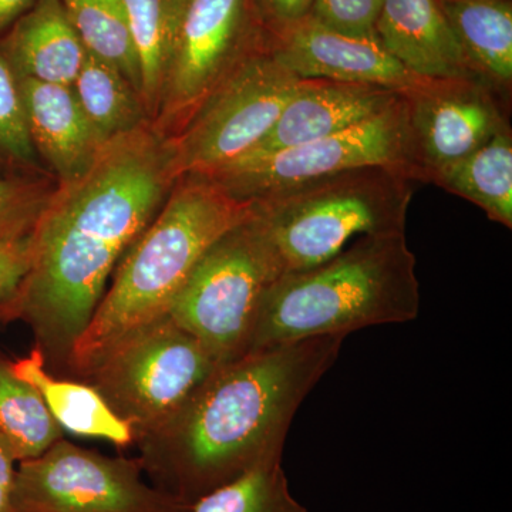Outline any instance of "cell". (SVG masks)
<instances>
[{
	"instance_id": "obj_1",
	"label": "cell",
	"mask_w": 512,
	"mask_h": 512,
	"mask_svg": "<svg viewBox=\"0 0 512 512\" xmlns=\"http://www.w3.org/2000/svg\"><path fill=\"white\" fill-rule=\"evenodd\" d=\"M177 180L170 137L150 123L106 144L79 180L56 185L9 316L32 329L46 363L67 366L114 269Z\"/></svg>"
},
{
	"instance_id": "obj_2",
	"label": "cell",
	"mask_w": 512,
	"mask_h": 512,
	"mask_svg": "<svg viewBox=\"0 0 512 512\" xmlns=\"http://www.w3.org/2000/svg\"><path fill=\"white\" fill-rule=\"evenodd\" d=\"M345 336L255 350L215 367L168 419L138 436L154 487L187 505L255 468L282 461L299 407Z\"/></svg>"
},
{
	"instance_id": "obj_3",
	"label": "cell",
	"mask_w": 512,
	"mask_h": 512,
	"mask_svg": "<svg viewBox=\"0 0 512 512\" xmlns=\"http://www.w3.org/2000/svg\"><path fill=\"white\" fill-rule=\"evenodd\" d=\"M419 311L416 256L406 234L362 237L315 268L276 279L259 302L244 355L412 322Z\"/></svg>"
},
{
	"instance_id": "obj_4",
	"label": "cell",
	"mask_w": 512,
	"mask_h": 512,
	"mask_svg": "<svg viewBox=\"0 0 512 512\" xmlns=\"http://www.w3.org/2000/svg\"><path fill=\"white\" fill-rule=\"evenodd\" d=\"M255 212V204L235 200L207 175L178 178L156 218L121 259L77 340L67 363L74 375L127 330L165 315L202 255Z\"/></svg>"
},
{
	"instance_id": "obj_5",
	"label": "cell",
	"mask_w": 512,
	"mask_h": 512,
	"mask_svg": "<svg viewBox=\"0 0 512 512\" xmlns=\"http://www.w3.org/2000/svg\"><path fill=\"white\" fill-rule=\"evenodd\" d=\"M412 175L369 165L256 202L255 220L282 275L315 268L350 239L402 234L413 198Z\"/></svg>"
},
{
	"instance_id": "obj_6",
	"label": "cell",
	"mask_w": 512,
	"mask_h": 512,
	"mask_svg": "<svg viewBox=\"0 0 512 512\" xmlns=\"http://www.w3.org/2000/svg\"><path fill=\"white\" fill-rule=\"evenodd\" d=\"M217 366L200 340L165 313L114 339L77 376L137 439L168 419Z\"/></svg>"
},
{
	"instance_id": "obj_7",
	"label": "cell",
	"mask_w": 512,
	"mask_h": 512,
	"mask_svg": "<svg viewBox=\"0 0 512 512\" xmlns=\"http://www.w3.org/2000/svg\"><path fill=\"white\" fill-rule=\"evenodd\" d=\"M281 276L254 215L202 255L167 315L222 365L244 355L262 295Z\"/></svg>"
},
{
	"instance_id": "obj_8",
	"label": "cell",
	"mask_w": 512,
	"mask_h": 512,
	"mask_svg": "<svg viewBox=\"0 0 512 512\" xmlns=\"http://www.w3.org/2000/svg\"><path fill=\"white\" fill-rule=\"evenodd\" d=\"M369 165L399 168L421 181L403 92L387 109L356 126L288 150L244 156L204 175L235 200L256 204Z\"/></svg>"
},
{
	"instance_id": "obj_9",
	"label": "cell",
	"mask_w": 512,
	"mask_h": 512,
	"mask_svg": "<svg viewBox=\"0 0 512 512\" xmlns=\"http://www.w3.org/2000/svg\"><path fill=\"white\" fill-rule=\"evenodd\" d=\"M269 42L245 57L170 137L175 173L210 174L254 150L298 89Z\"/></svg>"
},
{
	"instance_id": "obj_10",
	"label": "cell",
	"mask_w": 512,
	"mask_h": 512,
	"mask_svg": "<svg viewBox=\"0 0 512 512\" xmlns=\"http://www.w3.org/2000/svg\"><path fill=\"white\" fill-rule=\"evenodd\" d=\"M138 458L107 457L57 440L19 461L15 512H192L147 483Z\"/></svg>"
},
{
	"instance_id": "obj_11",
	"label": "cell",
	"mask_w": 512,
	"mask_h": 512,
	"mask_svg": "<svg viewBox=\"0 0 512 512\" xmlns=\"http://www.w3.org/2000/svg\"><path fill=\"white\" fill-rule=\"evenodd\" d=\"M268 42L252 0H188L153 126L171 137L245 57Z\"/></svg>"
},
{
	"instance_id": "obj_12",
	"label": "cell",
	"mask_w": 512,
	"mask_h": 512,
	"mask_svg": "<svg viewBox=\"0 0 512 512\" xmlns=\"http://www.w3.org/2000/svg\"><path fill=\"white\" fill-rule=\"evenodd\" d=\"M403 96L421 183H433L508 126L494 90L478 79L424 80Z\"/></svg>"
},
{
	"instance_id": "obj_13",
	"label": "cell",
	"mask_w": 512,
	"mask_h": 512,
	"mask_svg": "<svg viewBox=\"0 0 512 512\" xmlns=\"http://www.w3.org/2000/svg\"><path fill=\"white\" fill-rule=\"evenodd\" d=\"M268 42L276 59L299 79L373 84L397 92L429 80L409 72L377 37L345 35L311 16L268 36Z\"/></svg>"
},
{
	"instance_id": "obj_14",
	"label": "cell",
	"mask_w": 512,
	"mask_h": 512,
	"mask_svg": "<svg viewBox=\"0 0 512 512\" xmlns=\"http://www.w3.org/2000/svg\"><path fill=\"white\" fill-rule=\"evenodd\" d=\"M400 94L373 84L301 79L268 136L245 156L276 153L332 136L376 116Z\"/></svg>"
},
{
	"instance_id": "obj_15",
	"label": "cell",
	"mask_w": 512,
	"mask_h": 512,
	"mask_svg": "<svg viewBox=\"0 0 512 512\" xmlns=\"http://www.w3.org/2000/svg\"><path fill=\"white\" fill-rule=\"evenodd\" d=\"M30 140L57 184L83 177L106 147L72 86L18 79Z\"/></svg>"
},
{
	"instance_id": "obj_16",
	"label": "cell",
	"mask_w": 512,
	"mask_h": 512,
	"mask_svg": "<svg viewBox=\"0 0 512 512\" xmlns=\"http://www.w3.org/2000/svg\"><path fill=\"white\" fill-rule=\"evenodd\" d=\"M380 45L421 79H477L439 0H383Z\"/></svg>"
},
{
	"instance_id": "obj_17",
	"label": "cell",
	"mask_w": 512,
	"mask_h": 512,
	"mask_svg": "<svg viewBox=\"0 0 512 512\" xmlns=\"http://www.w3.org/2000/svg\"><path fill=\"white\" fill-rule=\"evenodd\" d=\"M0 56L16 79L73 86L87 50L60 0H36L0 37Z\"/></svg>"
},
{
	"instance_id": "obj_18",
	"label": "cell",
	"mask_w": 512,
	"mask_h": 512,
	"mask_svg": "<svg viewBox=\"0 0 512 512\" xmlns=\"http://www.w3.org/2000/svg\"><path fill=\"white\" fill-rule=\"evenodd\" d=\"M13 372L35 387L60 429L87 439L110 441L117 447L134 444L130 424L121 420L96 389L84 382L56 379L46 370L42 350L32 349L28 356L12 362Z\"/></svg>"
},
{
	"instance_id": "obj_19",
	"label": "cell",
	"mask_w": 512,
	"mask_h": 512,
	"mask_svg": "<svg viewBox=\"0 0 512 512\" xmlns=\"http://www.w3.org/2000/svg\"><path fill=\"white\" fill-rule=\"evenodd\" d=\"M478 80L497 92L512 86L511 0H439Z\"/></svg>"
},
{
	"instance_id": "obj_20",
	"label": "cell",
	"mask_w": 512,
	"mask_h": 512,
	"mask_svg": "<svg viewBox=\"0 0 512 512\" xmlns=\"http://www.w3.org/2000/svg\"><path fill=\"white\" fill-rule=\"evenodd\" d=\"M433 184L466 198L491 221L512 228V133L501 128L470 156L447 168Z\"/></svg>"
},
{
	"instance_id": "obj_21",
	"label": "cell",
	"mask_w": 512,
	"mask_h": 512,
	"mask_svg": "<svg viewBox=\"0 0 512 512\" xmlns=\"http://www.w3.org/2000/svg\"><path fill=\"white\" fill-rule=\"evenodd\" d=\"M72 87L103 144L151 123L143 97L133 84L116 67L89 53Z\"/></svg>"
},
{
	"instance_id": "obj_22",
	"label": "cell",
	"mask_w": 512,
	"mask_h": 512,
	"mask_svg": "<svg viewBox=\"0 0 512 512\" xmlns=\"http://www.w3.org/2000/svg\"><path fill=\"white\" fill-rule=\"evenodd\" d=\"M141 70V97L151 123L188 0H123Z\"/></svg>"
},
{
	"instance_id": "obj_23",
	"label": "cell",
	"mask_w": 512,
	"mask_h": 512,
	"mask_svg": "<svg viewBox=\"0 0 512 512\" xmlns=\"http://www.w3.org/2000/svg\"><path fill=\"white\" fill-rule=\"evenodd\" d=\"M0 436L16 461L45 453L63 430L47 410L35 387L13 372L12 362L0 353Z\"/></svg>"
},
{
	"instance_id": "obj_24",
	"label": "cell",
	"mask_w": 512,
	"mask_h": 512,
	"mask_svg": "<svg viewBox=\"0 0 512 512\" xmlns=\"http://www.w3.org/2000/svg\"><path fill=\"white\" fill-rule=\"evenodd\" d=\"M87 53L116 67L141 94V70L123 0H60Z\"/></svg>"
},
{
	"instance_id": "obj_25",
	"label": "cell",
	"mask_w": 512,
	"mask_h": 512,
	"mask_svg": "<svg viewBox=\"0 0 512 512\" xmlns=\"http://www.w3.org/2000/svg\"><path fill=\"white\" fill-rule=\"evenodd\" d=\"M192 512H308L291 493L282 461L265 464L204 495Z\"/></svg>"
},
{
	"instance_id": "obj_26",
	"label": "cell",
	"mask_w": 512,
	"mask_h": 512,
	"mask_svg": "<svg viewBox=\"0 0 512 512\" xmlns=\"http://www.w3.org/2000/svg\"><path fill=\"white\" fill-rule=\"evenodd\" d=\"M0 178H53L26 126L18 79L0 56Z\"/></svg>"
},
{
	"instance_id": "obj_27",
	"label": "cell",
	"mask_w": 512,
	"mask_h": 512,
	"mask_svg": "<svg viewBox=\"0 0 512 512\" xmlns=\"http://www.w3.org/2000/svg\"><path fill=\"white\" fill-rule=\"evenodd\" d=\"M56 185L50 178H0V235L30 234Z\"/></svg>"
},
{
	"instance_id": "obj_28",
	"label": "cell",
	"mask_w": 512,
	"mask_h": 512,
	"mask_svg": "<svg viewBox=\"0 0 512 512\" xmlns=\"http://www.w3.org/2000/svg\"><path fill=\"white\" fill-rule=\"evenodd\" d=\"M383 0H315L311 18L350 36L376 37Z\"/></svg>"
},
{
	"instance_id": "obj_29",
	"label": "cell",
	"mask_w": 512,
	"mask_h": 512,
	"mask_svg": "<svg viewBox=\"0 0 512 512\" xmlns=\"http://www.w3.org/2000/svg\"><path fill=\"white\" fill-rule=\"evenodd\" d=\"M30 237L0 235V322H9L10 309L28 272Z\"/></svg>"
},
{
	"instance_id": "obj_30",
	"label": "cell",
	"mask_w": 512,
	"mask_h": 512,
	"mask_svg": "<svg viewBox=\"0 0 512 512\" xmlns=\"http://www.w3.org/2000/svg\"><path fill=\"white\" fill-rule=\"evenodd\" d=\"M266 35L275 36L309 18L315 0H252Z\"/></svg>"
},
{
	"instance_id": "obj_31",
	"label": "cell",
	"mask_w": 512,
	"mask_h": 512,
	"mask_svg": "<svg viewBox=\"0 0 512 512\" xmlns=\"http://www.w3.org/2000/svg\"><path fill=\"white\" fill-rule=\"evenodd\" d=\"M16 461L5 439L0 436V512H15Z\"/></svg>"
},
{
	"instance_id": "obj_32",
	"label": "cell",
	"mask_w": 512,
	"mask_h": 512,
	"mask_svg": "<svg viewBox=\"0 0 512 512\" xmlns=\"http://www.w3.org/2000/svg\"><path fill=\"white\" fill-rule=\"evenodd\" d=\"M35 3L36 0H0V37L32 9Z\"/></svg>"
}]
</instances>
